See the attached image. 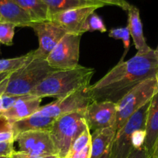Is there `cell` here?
I'll list each match as a JSON object with an SVG mask.
<instances>
[{
  "label": "cell",
  "mask_w": 158,
  "mask_h": 158,
  "mask_svg": "<svg viewBox=\"0 0 158 158\" xmlns=\"http://www.w3.org/2000/svg\"><path fill=\"white\" fill-rule=\"evenodd\" d=\"M158 58L154 49L143 55L136 54L127 61H119L102 78L86 89L91 101L116 103L126 94L147 79L156 77Z\"/></svg>",
  "instance_id": "obj_1"
},
{
  "label": "cell",
  "mask_w": 158,
  "mask_h": 158,
  "mask_svg": "<svg viewBox=\"0 0 158 158\" xmlns=\"http://www.w3.org/2000/svg\"><path fill=\"white\" fill-rule=\"evenodd\" d=\"M94 73V69L80 66L74 69H55L46 77L31 95L40 98H61L77 90L86 89Z\"/></svg>",
  "instance_id": "obj_2"
},
{
  "label": "cell",
  "mask_w": 158,
  "mask_h": 158,
  "mask_svg": "<svg viewBox=\"0 0 158 158\" xmlns=\"http://www.w3.org/2000/svg\"><path fill=\"white\" fill-rule=\"evenodd\" d=\"M54 70L46 59L33 57L26 64L10 74L5 94L10 96L30 94Z\"/></svg>",
  "instance_id": "obj_3"
},
{
  "label": "cell",
  "mask_w": 158,
  "mask_h": 158,
  "mask_svg": "<svg viewBox=\"0 0 158 158\" xmlns=\"http://www.w3.org/2000/svg\"><path fill=\"white\" fill-rule=\"evenodd\" d=\"M87 127L85 110L65 114L55 119L50 134L59 158H66L74 140Z\"/></svg>",
  "instance_id": "obj_4"
},
{
  "label": "cell",
  "mask_w": 158,
  "mask_h": 158,
  "mask_svg": "<svg viewBox=\"0 0 158 158\" xmlns=\"http://www.w3.org/2000/svg\"><path fill=\"white\" fill-rule=\"evenodd\" d=\"M158 92L156 77L147 79L135 86L116 103L117 114L113 128L117 132L125 122Z\"/></svg>",
  "instance_id": "obj_5"
},
{
  "label": "cell",
  "mask_w": 158,
  "mask_h": 158,
  "mask_svg": "<svg viewBox=\"0 0 158 158\" xmlns=\"http://www.w3.org/2000/svg\"><path fill=\"white\" fill-rule=\"evenodd\" d=\"M149 106L150 102L136 111L116 132L109 158H127L129 156L134 149L132 143L133 134L137 130L145 129Z\"/></svg>",
  "instance_id": "obj_6"
},
{
  "label": "cell",
  "mask_w": 158,
  "mask_h": 158,
  "mask_svg": "<svg viewBox=\"0 0 158 158\" xmlns=\"http://www.w3.org/2000/svg\"><path fill=\"white\" fill-rule=\"evenodd\" d=\"M81 35L67 33L46 57L54 69H74L79 66Z\"/></svg>",
  "instance_id": "obj_7"
},
{
  "label": "cell",
  "mask_w": 158,
  "mask_h": 158,
  "mask_svg": "<svg viewBox=\"0 0 158 158\" xmlns=\"http://www.w3.org/2000/svg\"><path fill=\"white\" fill-rule=\"evenodd\" d=\"M18 143L20 152L33 157H46L55 155L58 157L50 131H33L23 132L15 137Z\"/></svg>",
  "instance_id": "obj_8"
},
{
  "label": "cell",
  "mask_w": 158,
  "mask_h": 158,
  "mask_svg": "<svg viewBox=\"0 0 158 158\" xmlns=\"http://www.w3.org/2000/svg\"><path fill=\"white\" fill-rule=\"evenodd\" d=\"M91 102L87 95L86 89L77 90L40 106L35 114L56 119L65 114L83 110Z\"/></svg>",
  "instance_id": "obj_9"
},
{
  "label": "cell",
  "mask_w": 158,
  "mask_h": 158,
  "mask_svg": "<svg viewBox=\"0 0 158 158\" xmlns=\"http://www.w3.org/2000/svg\"><path fill=\"white\" fill-rule=\"evenodd\" d=\"M30 27L38 36L39 46L33 50L34 58L46 59L56 45L67 34L66 31L50 19L32 23Z\"/></svg>",
  "instance_id": "obj_10"
},
{
  "label": "cell",
  "mask_w": 158,
  "mask_h": 158,
  "mask_svg": "<svg viewBox=\"0 0 158 158\" xmlns=\"http://www.w3.org/2000/svg\"><path fill=\"white\" fill-rule=\"evenodd\" d=\"M117 108L116 103L110 101H92L85 109V119L90 131L114 126Z\"/></svg>",
  "instance_id": "obj_11"
},
{
  "label": "cell",
  "mask_w": 158,
  "mask_h": 158,
  "mask_svg": "<svg viewBox=\"0 0 158 158\" xmlns=\"http://www.w3.org/2000/svg\"><path fill=\"white\" fill-rule=\"evenodd\" d=\"M103 5L82 6L58 12L50 16V19L60 25L67 33L83 35L82 28L88 17Z\"/></svg>",
  "instance_id": "obj_12"
},
{
  "label": "cell",
  "mask_w": 158,
  "mask_h": 158,
  "mask_svg": "<svg viewBox=\"0 0 158 158\" xmlns=\"http://www.w3.org/2000/svg\"><path fill=\"white\" fill-rule=\"evenodd\" d=\"M42 98L27 94L6 110L0 113V119L5 120L6 123H14L15 121L26 118L35 114L40 107Z\"/></svg>",
  "instance_id": "obj_13"
},
{
  "label": "cell",
  "mask_w": 158,
  "mask_h": 158,
  "mask_svg": "<svg viewBox=\"0 0 158 158\" xmlns=\"http://www.w3.org/2000/svg\"><path fill=\"white\" fill-rule=\"evenodd\" d=\"M116 134L112 127L91 133V158H109Z\"/></svg>",
  "instance_id": "obj_14"
},
{
  "label": "cell",
  "mask_w": 158,
  "mask_h": 158,
  "mask_svg": "<svg viewBox=\"0 0 158 158\" xmlns=\"http://www.w3.org/2000/svg\"><path fill=\"white\" fill-rule=\"evenodd\" d=\"M128 12V27L129 29L130 35L133 39V43L137 52L136 54L143 55L151 50V48L147 45L143 35V23L141 21L139 10L133 5H130V7L127 10Z\"/></svg>",
  "instance_id": "obj_15"
},
{
  "label": "cell",
  "mask_w": 158,
  "mask_h": 158,
  "mask_svg": "<svg viewBox=\"0 0 158 158\" xmlns=\"http://www.w3.org/2000/svg\"><path fill=\"white\" fill-rule=\"evenodd\" d=\"M145 130L146 137L143 147L151 157L158 140V92L150 101Z\"/></svg>",
  "instance_id": "obj_16"
},
{
  "label": "cell",
  "mask_w": 158,
  "mask_h": 158,
  "mask_svg": "<svg viewBox=\"0 0 158 158\" xmlns=\"http://www.w3.org/2000/svg\"><path fill=\"white\" fill-rule=\"evenodd\" d=\"M54 120H55V118L43 117V116L34 114L26 118L22 119L18 121L10 123V124L6 123L13 133L14 137H15L21 133L26 132V131H50L52 127Z\"/></svg>",
  "instance_id": "obj_17"
},
{
  "label": "cell",
  "mask_w": 158,
  "mask_h": 158,
  "mask_svg": "<svg viewBox=\"0 0 158 158\" xmlns=\"http://www.w3.org/2000/svg\"><path fill=\"white\" fill-rule=\"evenodd\" d=\"M0 14L2 22L18 27H30L32 24L27 14L12 0H0Z\"/></svg>",
  "instance_id": "obj_18"
},
{
  "label": "cell",
  "mask_w": 158,
  "mask_h": 158,
  "mask_svg": "<svg viewBox=\"0 0 158 158\" xmlns=\"http://www.w3.org/2000/svg\"><path fill=\"white\" fill-rule=\"evenodd\" d=\"M26 14L32 23L50 19L47 7L41 0H12Z\"/></svg>",
  "instance_id": "obj_19"
},
{
  "label": "cell",
  "mask_w": 158,
  "mask_h": 158,
  "mask_svg": "<svg viewBox=\"0 0 158 158\" xmlns=\"http://www.w3.org/2000/svg\"><path fill=\"white\" fill-rule=\"evenodd\" d=\"M41 1L47 7L50 16L58 12L74 9V8L102 5L92 0H41Z\"/></svg>",
  "instance_id": "obj_20"
},
{
  "label": "cell",
  "mask_w": 158,
  "mask_h": 158,
  "mask_svg": "<svg viewBox=\"0 0 158 158\" xmlns=\"http://www.w3.org/2000/svg\"><path fill=\"white\" fill-rule=\"evenodd\" d=\"M33 58V50L26 55L10 59L0 60V73L6 72H14L21 68Z\"/></svg>",
  "instance_id": "obj_21"
},
{
  "label": "cell",
  "mask_w": 158,
  "mask_h": 158,
  "mask_svg": "<svg viewBox=\"0 0 158 158\" xmlns=\"http://www.w3.org/2000/svg\"><path fill=\"white\" fill-rule=\"evenodd\" d=\"M108 36L116 39V40H121L122 41L124 46V52L122 54L120 61H123L124 58L126 56L128 51L129 50L130 47V37H131V35H130L128 26H125V27L113 28L110 30Z\"/></svg>",
  "instance_id": "obj_22"
},
{
  "label": "cell",
  "mask_w": 158,
  "mask_h": 158,
  "mask_svg": "<svg viewBox=\"0 0 158 158\" xmlns=\"http://www.w3.org/2000/svg\"><path fill=\"white\" fill-rule=\"evenodd\" d=\"M94 31H99L100 32H105L107 31L102 19L95 12H93L88 17L82 28V33Z\"/></svg>",
  "instance_id": "obj_23"
},
{
  "label": "cell",
  "mask_w": 158,
  "mask_h": 158,
  "mask_svg": "<svg viewBox=\"0 0 158 158\" xmlns=\"http://www.w3.org/2000/svg\"><path fill=\"white\" fill-rule=\"evenodd\" d=\"M91 143V131H90L89 128L87 127L75 140L71 144V148L69 150L68 155L66 158L70 157L72 156L73 154H76V153L79 152L81 151L82 149L85 148L88 143Z\"/></svg>",
  "instance_id": "obj_24"
},
{
  "label": "cell",
  "mask_w": 158,
  "mask_h": 158,
  "mask_svg": "<svg viewBox=\"0 0 158 158\" xmlns=\"http://www.w3.org/2000/svg\"><path fill=\"white\" fill-rule=\"evenodd\" d=\"M15 27L16 26L12 23H0V44L6 46L12 45Z\"/></svg>",
  "instance_id": "obj_25"
},
{
  "label": "cell",
  "mask_w": 158,
  "mask_h": 158,
  "mask_svg": "<svg viewBox=\"0 0 158 158\" xmlns=\"http://www.w3.org/2000/svg\"><path fill=\"white\" fill-rule=\"evenodd\" d=\"M26 95L22 96H10V95H4L0 97V113L6 110L11 106H13L16 102L20 100L21 99L24 98Z\"/></svg>",
  "instance_id": "obj_26"
},
{
  "label": "cell",
  "mask_w": 158,
  "mask_h": 158,
  "mask_svg": "<svg viewBox=\"0 0 158 158\" xmlns=\"http://www.w3.org/2000/svg\"><path fill=\"white\" fill-rule=\"evenodd\" d=\"M146 137V130L140 129L135 131L132 137V143L134 148H139L143 147Z\"/></svg>",
  "instance_id": "obj_27"
},
{
  "label": "cell",
  "mask_w": 158,
  "mask_h": 158,
  "mask_svg": "<svg viewBox=\"0 0 158 158\" xmlns=\"http://www.w3.org/2000/svg\"><path fill=\"white\" fill-rule=\"evenodd\" d=\"M96 2L101 3L104 6H115L126 11L130 7V5L126 0H92Z\"/></svg>",
  "instance_id": "obj_28"
},
{
  "label": "cell",
  "mask_w": 158,
  "mask_h": 158,
  "mask_svg": "<svg viewBox=\"0 0 158 158\" xmlns=\"http://www.w3.org/2000/svg\"><path fill=\"white\" fill-rule=\"evenodd\" d=\"M13 143L14 141L1 142L0 143V156L10 157L11 154L15 151Z\"/></svg>",
  "instance_id": "obj_29"
},
{
  "label": "cell",
  "mask_w": 158,
  "mask_h": 158,
  "mask_svg": "<svg viewBox=\"0 0 158 158\" xmlns=\"http://www.w3.org/2000/svg\"><path fill=\"white\" fill-rule=\"evenodd\" d=\"M15 137L12 131L9 129V127L6 123V126L2 129H0V143L1 142H15Z\"/></svg>",
  "instance_id": "obj_30"
},
{
  "label": "cell",
  "mask_w": 158,
  "mask_h": 158,
  "mask_svg": "<svg viewBox=\"0 0 158 158\" xmlns=\"http://www.w3.org/2000/svg\"><path fill=\"white\" fill-rule=\"evenodd\" d=\"M127 158H152L144 147L134 148Z\"/></svg>",
  "instance_id": "obj_31"
},
{
  "label": "cell",
  "mask_w": 158,
  "mask_h": 158,
  "mask_svg": "<svg viewBox=\"0 0 158 158\" xmlns=\"http://www.w3.org/2000/svg\"><path fill=\"white\" fill-rule=\"evenodd\" d=\"M68 158H91V143H88L81 151L73 154Z\"/></svg>",
  "instance_id": "obj_32"
},
{
  "label": "cell",
  "mask_w": 158,
  "mask_h": 158,
  "mask_svg": "<svg viewBox=\"0 0 158 158\" xmlns=\"http://www.w3.org/2000/svg\"><path fill=\"white\" fill-rule=\"evenodd\" d=\"M9 158H59L57 156H46V157H33V156L28 155V154H24V153L20 152V151H14Z\"/></svg>",
  "instance_id": "obj_33"
},
{
  "label": "cell",
  "mask_w": 158,
  "mask_h": 158,
  "mask_svg": "<svg viewBox=\"0 0 158 158\" xmlns=\"http://www.w3.org/2000/svg\"><path fill=\"white\" fill-rule=\"evenodd\" d=\"M9 77H8L7 78H6L3 81H2L1 83H0V97L4 95L5 93H6V87H7V85H8V82H9Z\"/></svg>",
  "instance_id": "obj_34"
},
{
  "label": "cell",
  "mask_w": 158,
  "mask_h": 158,
  "mask_svg": "<svg viewBox=\"0 0 158 158\" xmlns=\"http://www.w3.org/2000/svg\"><path fill=\"white\" fill-rule=\"evenodd\" d=\"M12 73V72L1 73H0V83H1L2 81H3V80H4L6 78H7L8 77H9V75H10V74Z\"/></svg>",
  "instance_id": "obj_35"
},
{
  "label": "cell",
  "mask_w": 158,
  "mask_h": 158,
  "mask_svg": "<svg viewBox=\"0 0 158 158\" xmlns=\"http://www.w3.org/2000/svg\"><path fill=\"white\" fill-rule=\"evenodd\" d=\"M152 158H158V140L156 142V145H155V148L153 149V154L151 156Z\"/></svg>",
  "instance_id": "obj_36"
},
{
  "label": "cell",
  "mask_w": 158,
  "mask_h": 158,
  "mask_svg": "<svg viewBox=\"0 0 158 158\" xmlns=\"http://www.w3.org/2000/svg\"><path fill=\"white\" fill-rule=\"evenodd\" d=\"M154 52H155V54H156V56H157V58H158V45H157V46H156V49H154Z\"/></svg>",
  "instance_id": "obj_37"
},
{
  "label": "cell",
  "mask_w": 158,
  "mask_h": 158,
  "mask_svg": "<svg viewBox=\"0 0 158 158\" xmlns=\"http://www.w3.org/2000/svg\"><path fill=\"white\" fill-rule=\"evenodd\" d=\"M156 81H157V83H158V71L156 74Z\"/></svg>",
  "instance_id": "obj_38"
},
{
  "label": "cell",
  "mask_w": 158,
  "mask_h": 158,
  "mask_svg": "<svg viewBox=\"0 0 158 158\" xmlns=\"http://www.w3.org/2000/svg\"><path fill=\"white\" fill-rule=\"evenodd\" d=\"M0 158H9V157H3V156H0Z\"/></svg>",
  "instance_id": "obj_39"
},
{
  "label": "cell",
  "mask_w": 158,
  "mask_h": 158,
  "mask_svg": "<svg viewBox=\"0 0 158 158\" xmlns=\"http://www.w3.org/2000/svg\"><path fill=\"white\" fill-rule=\"evenodd\" d=\"M2 22V16H1V14H0V23Z\"/></svg>",
  "instance_id": "obj_40"
}]
</instances>
